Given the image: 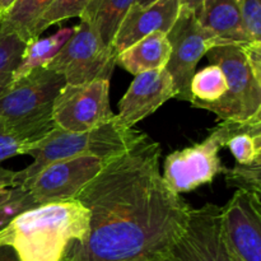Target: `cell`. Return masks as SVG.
<instances>
[{"mask_svg": "<svg viewBox=\"0 0 261 261\" xmlns=\"http://www.w3.org/2000/svg\"><path fill=\"white\" fill-rule=\"evenodd\" d=\"M203 2L204 0H180V5L181 8H186V9H190L195 12Z\"/></svg>", "mask_w": 261, "mask_h": 261, "instance_id": "obj_33", "label": "cell"}, {"mask_svg": "<svg viewBox=\"0 0 261 261\" xmlns=\"http://www.w3.org/2000/svg\"><path fill=\"white\" fill-rule=\"evenodd\" d=\"M30 147L28 143L23 142L14 133L10 132L9 127L0 119V165L15 155L27 154Z\"/></svg>", "mask_w": 261, "mask_h": 261, "instance_id": "obj_26", "label": "cell"}, {"mask_svg": "<svg viewBox=\"0 0 261 261\" xmlns=\"http://www.w3.org/2000/svg\"><path fill=\"white\" fill-rule=\"evenodd\" d=\"M65 84L61 74L43 66L35 69L0 96V119L23 142L35 144L55 129L54 102Z\"/></svg>", "mask_w": 261, "mask_h": 261, "instance_id": "obj_4", "label": "cell"}, {"mask_svg": "<svg viewBox=\"0 0 261 261\" xmlns=\"http://www.w3.org/2000/svg\"><path fill=\"white\" fill-rule=\"evenodd\" d=\"M54 2L55 0H15L9 10L3 14L2 25L27 43L36 38V24Z\"/></svg>", "mask_w": 261, "mask_h": 261, "instance_id": "obj_20", "label": "cell"}, {"mask_svg": "<svg viewBox=\"0 0 261 261\" xmlns=\"http://www.w3.org/2000/svg\"><path fill=\"white\" fill-rule=\"evenodd\" d=\"M222 173L224 175L228 188H237V190H245L261 195V163H236L232 168L224 167Z\"/></svg>", "mask_w": 261, "mask_h": 261, "instance_id": "obj_24", "label": "cell"}, {"mask_svg": "<svg viewBox=\"0 0 261 261\" xmlns=\"http://www.w3.org/2000/svg\"><path fill=\"white\" fill-rule=\"evenodd\" d=\"M18 191H19V188H7V186L0 185V206L14 199Z\"/></svg>", "mask_w": 261, "mask_h": 261, "instance_id": "obj_29", "label": "cell"}, {"mask_svg": "<svg viewBox=\"0 0 261 261\" xmlns=\"http://www.w3.org/2000/svg\"><path fill=\"white\" fill-rule=\"evenodd\" d=\"M242 48L255 78L261 82V42L244 43Z\"/></svg>", "mask_w": 261, "mask_h": 261, "instance_id": "obj_28", "label": "cell"}, {"mask_svg": "<svg viewBox=\"0 0 261 261\" xmlns=\"http://www.w3.org/2000/svg\"><path fill=\"white\" fill-rule=\"evenodd\" d=\"M89 212L76 199L37 206L18 214L0 229V245L19 261H61L71 241H84Z\"/></svg>", "mask_w": 261, "mask_h": 261, "instance_id": "obj_2", "label": "cell"}, {"mask_svg": "<svg viewBox=\"0 0 261 261\" xmlns=\"http://www.w3.org/2000/svg\"><path fill=\"white\" fill-rule=\"evenodd\" d=\"M222 206L205 204L191 209L188 224L170 249L175 261H239L222 227Z\"/></svg>", "mask_w": 261, "mask_h": 261, "instance_id": "obj_11", "label": "cell"}, {"mask_svg": "<svg viewBox=\"0 0 261 261\" xmlns=\"http://www.w3.org/2000/svg\"><path fill=\"white\" fill-rule=\"evenodd\" d=\"M172 78L166 69L150 70L135 75L129 89L119 102L116 120L125 127H133L163 103L175 98Z\"/></svg>", "mask_w": 261, "mask_h": 261, "instance_id": "obj_13", "label": "cell"}, {"mask_svg": "<svg viewBox=\"0 0 261 261\" xmlns=\"http://www.w3.org/2000/svg\"><path fill=\"white\" fill-rule=\"evenodd\" d=\"M135 0H89L81 15L96 31L105 45L111 47L115 35Z\"/></svg>", "mask_w": 261, "mask_h": 261, "instance_id": "obj_18", "label": "cell"}, {"mask_svg": "<svg viewBox=\"0 0 261 261\" xmlns=\"http://www.w3.org/2000/svg\"><path fill=\"white\" fill-rule=\"evenodd\" d=\"M249 42H261V0H237Z\"/></svg>", "mask_w": 261, "mask_h": 261, "instance_id": "obj_25", "label": "cell"}, {"mask_svg": "<svg viewBox=\"0 0 261 261\" xmlns=\"http://www.w3.org/2000/svg\"><path fill=\"white\" fill-rule=\"evenodd\" d=\"M88 2L89 0H55L36 24L35 37L38 38L43 31L56 23L70 18H81Z\"/></svg>", "mask_w": 261, "mask_h": 261, "instance_id": "obj_23", "label": "cell"}, {"mask_svg": "<svg viewBox=\"0 0 261 261\" xmlns=\"http://www.w3.org/2000/svg\"><path fill=\"white\" fill-rule=\"evenodd\" d=\"M36 208L35 204L31 200L30 195H28L27 190L19 188V191L15 195L14 199L9 201V203L4 204V205L0 206V229L4 228L10 221H12L14 217H17L18 214L23 213L25 211H30V209Z\"/></svg>", "mask_w": 261, "mask_h": 261, "instance_id": "obj_27", "label": "cell"}, {"mask_svg": "<svg viewBox=\"0 0 261 261\" xmlns=\"http://www.w3.org/2000/svg\"><path fill=\"white\" fill-rule=\"evenodd\" d=\"M15 171L7 170V168L0 167V185L7 186V188H13V181H14Z\"/></svg>", "mask_w": 261, "mask_h": 261, "instance_id": "obj_30", "label": "cell"}, {"mask_svg": "<svg viewBox=\"0 0 261 261\" xmlns=\"http://www.w3.org/2000/svg\"><path fill=\"white\" fill-rule=\"evenodd\" d=\"M195 14L201 27L214 38L216 46L249 43L237 0H204Z\"/></svg>", "mask_w": 261, "mask_h": 261, "instance_id": "obj_15", "label": "cell"}, {"mask_svg": "<svg viewBox=\"0 0 261 261\" xmlns=\"http://www.w3.org/2000/svg\"><path fill=\"white\" fill-rule=\"evenodd\" d=\"M171 56V45L166 33L154 32L142 38L116 56V65L133 75L165 69Z\"/></svg>", "mask_w": 261, "mask_h": 261, "instance_id": "obj_16", "label": "cell"}, {"mask_svg": "<svg viewBox=\"0 0 261 261\" xmlns=\"http://www.w3.org/2000/svg\"><path fill=\"white\" fill-rule=\"evenodd\" d=\"M0 261H19L17 254L10 246L0 245Z\"/></svg>", "mask_w": 261, "mask_h": 261, "instance_id": "obj_32", "label": "cell"}, {"mask_svg": "<svg viewBox=\"0 0 261 261\" xmlns=\"http://www.w3.org/2000/svg\"><path fill=\"white\" fill-rule=\"evenodd\" d=\"M162 148L145 137L106 162L76 200L89 212V232L71 241L61 261H133L170 251L191 206L160 173Z\"/></svg>", "mask_w": 261, "mask_h": 261, "instance_id": "obj_1", "label": "cell"}, {"mask_svg": "<svg viewBox=\"0 0 261 261\" xmlns=\"http://www.w3.org/2000/svg\"><path fill=\"white\" fill-rule=\"evenodd\" d=\"M106 162L93 155L56 161L42 168L24 190L36 208L74 200L82 189L101 172Z\"/></svg>", "mask_w": 261, "mask_h": 261, "instance_id": "obj_10", "label": "cell"}, {"mask_svg": "<svg viewBox=\"0 0 261 261\" xmlns=\"http://www.w3.org/2000/svg\"><path fill=\"white\" fill-rule=\"evenodd\" d=\"M116 58L89 23L82 20L73 36L46 66L65 78L66 84H84L97 79L110 81Z\"/></svg>", "mask_w": 261, "mask_h": 261, "instance_id": "obj_6", "label": "cell"}, {"mask_svg": "<svg viewBox=\"0 0 261 261\" xmlns=\"http://www.w3.org/2000/svg\"><path fill=\"white\" fill-rule=\"evenodd\" d=\"M25 42L0 23V96L14 82V73L22 59Z\"/></svg>", "mask_w": 261, "mask_h": 261, "instance_id": "obj_22", "label": "cell"}, {"mask_svg": "<svg viewBox=\"0 0 261 261\" xmlns=\"http://www.w3.org/2000/svg\"><path fill=\"white\" fill-rule=\"evenodd\" d=\"M224 145L231 150L237 165L261 163V122L219 121Z\"/></svg>", "mask_w": 261, "mask_h": 261, "instance_id": "obj_17", "label": "cell"}, {"mask_svg": "<svg viewBox=\"0 0 261 261\" xmlns=\"http://www.w3.org/2000/svg\"><path fill=\"white\" fill-rule=\"evenodd\" d=\"M171 56L166 65L175 87V98L191 101L190 83L200 59L216 46L214 38L199 23L194 10L180 8L175 23L167 32Z\"/></svg>", "mask_w": 261, "mask_h": 261, "instance_id": "obj_8", "label": "cell"}, {"mask_svg": "<svg viewBox=\"0 0 261 261\" xmlns=\"http://www.w3.org/2000/svg\"><path fill=\"white\" fill-rule=\"evenodd\" d=\"M2 18H3V15L0 14V23H2Z\"/></svg>", "mask_w": 261, "mask_h": 261, "instance_id": "obj_36", "label": "cell"}, {"mask_svg": "<svg viewBox=\"0 0 261 261\" xmlns=\"http://www.w3.org/2000/svg\"><path fill=\"white\" fill-rule=\"evenodd\" d=\"M227 89L228 84L222 69L216 64H211L196 71L191 79V106L217 102L227 93Z\"/></svg>", "mask_w": 261, "mask_h": 261, "instance_id": "obj_21", "label": "cell"}, {"mask_svg": "<svg viewBox=\"0 0 261 261\" xmlns=\"http://www.w3.org/2000/svg\"><path fill=\"white\" fill-rule=\"evenodd\" d=\"M223 145L224 134L218 124L203 142L168 154L162 175L166 185L180 195L211 184L226 167L219 157V150Z\"/></svg>", "mask_w": 261, "mask_h": 261, "instance_id": "obj_7", "label": "cell"}, {"mask_svg": "<svg viewBox=\"0 0 261 261\" xmlns=\"http://www.w3.org/2000/svg\"><path fill=\"white\" fill-rule=\"evenodd\" d=\"M115 117L110 107V81L97 79L84 84H65L54 102L55 127L86 133Z\"/></svg>", "mask_w": 261, "mask_h": 261, "instance_id": "obj_9", "label": "cell"}, {"mask_svg": "<svg viewBox=\"0 0 261 261\" xmlns=\"http://www.w3.org/2000/svg\"><path fill=\"white\" fill-rule=\"evenodd\" d=\"M180 0H155L145 7L133 4L122 19L111 50L116 58L135 42L154 32L167 35L180 12Z\"/></svg>", "mask_w": 261, "mask_h": 261, "instance_id": "obj_14", "label": "cell"}, {"mask_svg": "<svg viewBox=\"0 0 261 261\" xmlns=\"http://www.w3.org/2000/svg\"><path fill=\"white\" fill-rule=\"evenodd\" d=\"M222 227L239 261H261V195L237 190L222 206Z\"/></svg>", "mask_w": 261, "mask_h": 261, "instance_id": "obj_12", "label": "cell"}, {"mask_svg": "<svg viewBox=\"0 0 261 261\" xmlns=\"http://www.w3.org/2000/svg\"><path fill=\"white\" fill-rule=\"evenodd\" d=\"M14 3L15 0H0V14L3 15L4 13H7Z\"/></svg>", "mask_w": 261, "mask_h": 261, "instance_id": "obj_34", "label": "cell"}, {"mask_svg": "<svg viewBox=\"0 0 261 261\" xmlns=\"http://www.w3.org/2000/svg\"><path fill=\"white\" fill-rule=\"evenodd\" d=\"M133 261H175L171 256L170 251L166 252H158V254H152L147 255V256L139 257V259H135Z\"/></svg>", "mask_w": 261, "mask_h": 261, "instance_id": "obj_31", "label": "cell"}, {"mask_svg": "<svg viewBox=\"0 0 261 261\" xmlns=\"http://www.w3.org/2000/svg\"><path fill=\"white\" fill-rule=\"evenodd\" d=\"M75 27H65L45 38H33L25 43L22 59L14 73V81L37 68L46 66L73 36Z\"/></svg>", "mask_w": 261, "mask_h": 261, "instance_id": "obj_19", "label": "cell"}, {"mask_svg": "<svg viewBox=\"0 0 261 261\" xmlns=\"http://www.w3.org/2000/svg\"><path fill=\"white\" fill-rule=\"evenodd\" d=\"M205 55L212 64L222 69L228 89L217 102L196 105V109L213 112L219 121L261 122V82L255 78L242 45L222 43Z\"/></svg>", "mask_w": 261, "mask_h": 261, "instance_id": "obj_5", "label": "cell"}, {"mask_svg": "<svg viewBox=\"0 0 261 261\" xmlns=\"http://www.w3.org/2000/svg\"><path fill=\"white\" fill-rule=\"evenodd\" d=\"M154 2L155 0H135V4L140 5V7H145V5H149Z\"/></svg>", "mask_w": 261, "mask_h": 261, "instance_id": "obj_35", "label": "cell"}, {"mask_svg": "<svg viewBox=\"0 0 261 261\" xmlns=\"http://www.w3.org/2000/svg\"><path fill=\"white\" fill-rule=\"evenodd\" d=\"M147 137L140 130L125 127L116 116L107 124L86 133H70L55 127L43 139L32 144L27 154L33 162L22 171H15L13 188L25 189L42 168L56 161L81 155H93L109 161L132 149Z\"/></svg>", "mask_w": 261, "mask_h": 261, "instance_id": "obj_3", "label": "cell"}]
</instances>
